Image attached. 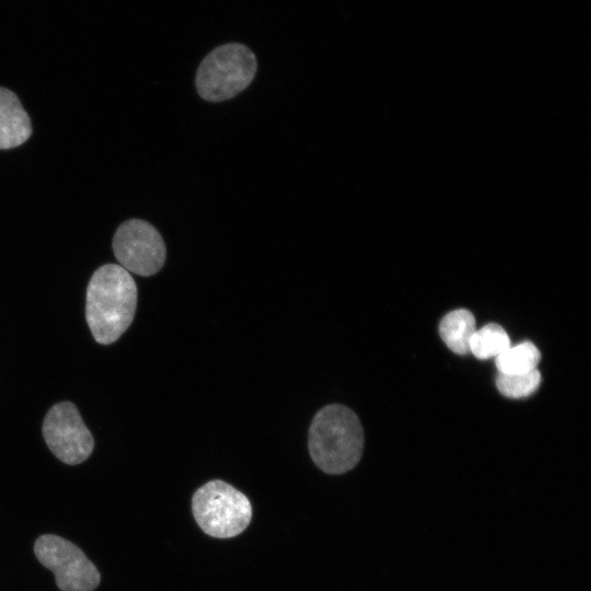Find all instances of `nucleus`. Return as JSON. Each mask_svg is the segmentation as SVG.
Here are the masks:
<instances>
[{
    "mask_svg": "<svg viewBox=\"0 0 591 591\" xmlns=\"http://www.w3.org/2000/svg\"><path fill=\"white\" fill-rule=\"evenodd\" d=\"M43 436L54 455L69 465L84 462L92 453L94 439L74 404L54 405L43 422Z\"/></svg>",
    "mask_w": 591,
    "mask_h": 591,
    "instance_id": "obj_7",
    "label": "nucleus"
},
{
    "mask_svg": "<svg viewBox=\"0 0 591 591\" xmlns=\"http://www.w3.org/2000/svg\"><path fill=\"white\" fill-rule=\"evenodd\" d=\"M31 135V119L19 97L9 89L0 86V149L19 147Z\"/></svg>",
    "mask_w": 591,
    "mask_h": 591,
    "instance_id": "obj_8",
    "label": "nucleus"
},
{
    "mask_svg": "<svg viewBox=\"0 0 591 591\" xmlns=\"http://www.w3.org/2000/svg\"><path fill=\"white\" fill-rule=\"evenodd\" d=\"M192 511L199 528L216 538L241 534L252 519L248 498L221 479L209 480L195 491Z\"/></svg>",
    "mask_w": 591,
    "mask_h": 591,
    "instance_id": "obj_4",
    "label": "nucleus"
},
{
    "mask_svg": "<svg viewBox=\"0 0 591 591\" xmlns=\"http://www.w3.org/2000/svg\"><path fill=\"white\" fill-rule=\"evenodd\" d=\"M137 308V286L120 265L105 264L92 275L86 289L85 317L94 339L116 341L130 326Z\"/></svg>",
    "mask_w": 591,
    "mask_h": 591,
    "instance_id": "obj_1",
    "label": "nucleus"
},
{
    "mask_svg": "<svg viewBox=\"0 0 591 591\" xmlns=\"http://www.w3.org/2000/svg\"><path fill=\"white\" fill-rule=\"evenodd\" d=\"M541 360V352L531 341H523L514 346H509L505 351L496 357V367L499 373L517 374L526 373L537 369Z\"/></svg>",
    "mask_w": 591,
    "mask_h": 591,
    "instance_id": "obj_10",
    "label": "nucleus"
},
{
    "mask_svg": "<svg viewBox=\"0 0 591 591\" xmlns=\"http://www.w3.org/2000/svg\"><path fill=\"white\" fill-rule=\"evenodd\" d=\"M510 345V338L503 327L489 323L476 328L470 341V352L477 359L485 360L496 358Z\"/></svg>",
    "mask_w": 591,
    "mask_h": 591,
    "instance_id": "obj_11",
    "label": "nucleus"
},
{
    "mask_svg": "<svg viewBox=\"0 0 591 591\" xmlns=\"http://www.w3.org/2000/svg\"><path fill=\"white\" fill-rule=\"evenodd\" d=\"M541 383V373L537 369L526 373L503 374L496 379L498 391L506 397L522 398L533 394Z\"/></svg>",
    "mask_w": 591,
    "mask_h": 591,
    "instance_id": "obj_12",
    "label": "nucleus"
},
{
    "mask_svg": "<svg viewBox=\"0 0 591 591\" xmlns=\"http://www.w3.org/2000/svg\"><path fill=\"white\" fill-rule=\"evenodd\" d=\"M112 246L120 266L139 276L158 273L166 257L165 244L158 230L140 219L123 222L114 234Z\"/></svg>",
    "mask_w": 591,
    "mask_h": 591,
    "instance_id": "obj_6",
    "label": "nucleus"
},
{
    "mask_svg": "<svg viewBox=\"0 0 591 591\" xmlns=\"http://www.w3.org/2000/svg\"><path fill=\"white\" fill-rule=\"evenodd\" d=\"M257 69L253 51L240 43H228L211 50L196 73L200 97L220 102L235 96L253 81Z\"/></svg>",
    "mask_w": 591,
    "mask_h": 591,
    "instance_id": "obj_3",
    "label": "nucleus"
},
{
    "mask_svg": "<svg viewBox=\"0 0 591 591\" xmlns=\"http://www.w3.org/2000/svg\"><path fill=\"white\" fill-rule=\"evenodd\" d=\"M363 439L358 416L344 405L331 404L313 417L309 429V452L324 473L344 474L360 461Z\"/></svg>",
    "mask_w": 591,
    "mask_h": 591,
    "instance_id": "obj_2",
    "label": "nucleus"
},
{
    "mask_svg": "<svg viewBox=\"0 0 591 591\" xmlns=\"http://www.w3.org/2000/svg\"><path fill=\"white\" fill-rule=\"evenodd\" d=\"M475 331V317L465 309L449 312L439 325L442 340L450 350L457 355L470 352V341Z\"/></svg>",
    "mask_w": 591,
    "mask_h": 591,
    "instance_id": "obj_9",
    "label": "nucleus"
},
{
    "mask_svg": "<svg viewBox=\"0 0 591 591\" xmlns=\"http://www.w3.org/2000/svg\"><path fill=\"white\" fill-rule=\"evenodd\" d=\"M38 561L55 575L61 591H93L101 581L95 565L72 542L55 535H40L34 544Z\"/></svg>",
    "mask_w": 591,
    "mask_h": 591,
    "instance_id": "obj_5",
    "label": "nucleus"
}]
</instances>
